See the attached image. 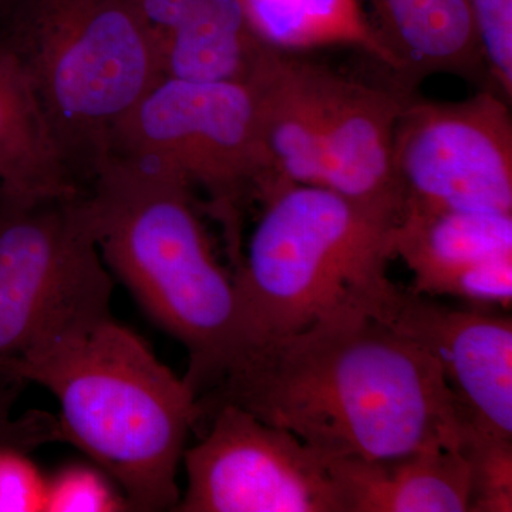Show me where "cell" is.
Returning <instances> with one entry per match:
<instances>
[{
    "mask_svg": "<svg viewBox=\"0 0 512 512\" xmlns=\"http://www.w3.org/2000/svg\"><path fill=\"white\" fill-rule=\"evenodd\" d=\"M22 384L12 382L0 386V447H16L29 453L52 441H60L59 423L57 417L40 410L13 416Z\"/></svg>",
    "mask_w": 512,
    "mask_h": 512,
    "instance_id": "7402d4cb",
    "label": "cell"
},
{
    "mask_svg": "<svg viewBox=\"0 0 512 512\" xmlns=\"http://www.w3.org/2000/svg\"><path fill=\"white\" fill-rule=\"evenodd\" d=\"M453 296L480 308L508 309L512 302V252L481 259L444 279L433 298Z\"/></svg>",
    "mask_w": 512,
    "mask_h": 512,
    "instance_id": "ffe728a7",
    "label": "cell"
},
{
    "mask_svg": "<svg viewBox=\"0 0 512 512\" xmlns=\"http://www.w3.org/2000/svg\"><path fill=\"white\" fill-rule=\"evenodd\" d=\"M84 195L104 265L188 353L184 380L202 396L234 349L238 293L180 175L109 153Z\"/></svg>",
    "mask_w": 512,
    "mask_h": 512,
    "instance_id": "3957f363",
    "label": "cell"
},
{
    "mask_svg": "<svg viewBox=\"0 0 512 512\" xmlns=\"http://www.w3.org/2000/svg\"><path fill=\"white\" fill-rule=\"evenodd\" d=\"M291 60L322 158L320 188L399 220L394 131L404 97L412 93L360 82L301 55L291 53Z\"/></svg>",
    "mask_w": 512,
    "mask_h": 512,
    "instance_id": "30bf717a",
    "label": "cell"
},
{
    "mask_svg": "<svg viewBox=\"0 0 512 512\" xmlns=\"http://www.w3.org/2000/svg\"><path fill=\"white\" fill-rule=\"evenodd\" d=\"M5 377L53 394L60 441L92 458L119 485L130 511L175 510L178 467L201 420L197 396L110 309L49 330Z\"/></svg>",
    "mask_w": 512,
    "mask_h": 512,
    "instance_id": "7a4b0ae2",
    "label": "cell"
},
{
    "mask_svg": "<svg viewBox=\"0 0 512 512\" xmlns=\"http://www.w3.org/2000/svg\"><path fill=\"white\" fill-rule=\"evenodd\" d=\"M185 450L178 512H345L328 461L291 431L222 404Z\"/></svg>",
    "mask_w": 512,
    "mask_h": 512,
    "instance_id": "9c48e42d",
    "label": "cell"
},
{
    "mask_svg": "<svg viewBox=\"0 0 512 512\" xmlns=\"http://www.w3.org/2000/svg\"><path fill=\"white\" fill-rule=\"evenodd\" d=\"M167 79L245 82L268 47L238 0H130Z\"/></svg>",
    "mask_w": 512,
    "mask_h": 512,
    "instance_id": "7c38bea8",
    "label": "cell"
},
{
    "mask_svg": "<svg viewBox=\"0 0 512 512\" xmlns=\"http://www.w3.org/2000/svg\"><path fill=\"white\" fill-rule=\"evenodd\" d=\"M0 190L22 200L80 194L35 87L0 45Z\"/></svg>",
    "mask_w": 512,
    "mask_h": 512,
    "instance_id": "9a60e30c",
    "label": "cell"
},
{
    "mask_svg": "<svg viewBox=\"0 0 512 512\" xmlns=\"http://www.w3.org/2000/svg\"><path fill=\"white\" fill-rule=\"evenodd\" d=\"M130 511L126 498L96 468L73 464L47 478L45 512Z\"/></svg>",
    "mask_w": 512,
    "mask_h": 512,
    "instance_id": "d6986e66",
    "label": "cell"
},
{
    "mask_svg": "<svg viewBox=\"0 0 512 512\" xmlns=\"http://www.w3.org/2000/svg\"><path fill=\"white\" fill-rule=\"evenodd\" d=\"M0 45L28 74L74 178L92 177L114 128L163 79L130 0H28Z\"/></svg>",
    "mask_w": 512,
    "mask_h": 512,
    "instance_id": "5b68a950",
    "label": "cell"
},
{
    "mask_svg": "<svg viewBox=\"0 0 512 512\" xmlns=\"http://www.w3.org/2000/svg\"><path fill=\"white\" fill-rule=\"evenodd\" d=\"M473 477L470 511H512V440L471 427L463 446Z\"/></svg>",
    "mask_w": 512,
    "mask_h": 512,
    "instance_id": "ac0fdd59",
    "label": "cell"
},
{
    "mask_svg": "<svg viewBox=\"0 0 512 512\" xmlns=\"http://www.w3.org/2000/svg\"><path fill=\"white\" fill-rule=\"evenodd\" d=\"M393 167L403 210L512 214L510 101L493 90L453 103L407 94Z\"/></svg>",
    "mask_w": 512,
    "mask_h": 512,
    "instance_id": "ba28073f",
    "label": "cell"
},
{
    "mask_svg": "<svg viewBox=\"0 0 512 512\" xmlns=\"http://www.w3.org/2000/svg\"><path fill=\"white\" fill-rule=\"evenodd\" d=\"M222 404L291 431L326 461L463 450L471 429L439 363L373 318L239 350L198 397L201 419Z\"/></svg>",
    "mask_w": 512,
    "mask_h": 512,
    "instance_id": "6da1fadb",
    "label": "cell"
},
{
    "mask_svg": "<svg viewBox=\"0 0 512 512\" xmlns=\"http://www.w3.org/2000/svg\"><path fill=\"white\" fill-rule=\"evenodd\" d=\"M328 464L345 512L470 511L473 477L463 450L441 448Z\"/></svg>",
    "mask_w": 512,
    "mask_h": 512,
    "instance_id": "5bb4252c",
    "label": "cell"
},
{
    "mask_svg": "<svg viewBox=\"0 0 512 512\" xmlns=\"http://www.w3.org/2000/svg\"><path fill=\"white\" fill-rule=\"evenodd\" d=\"M262 45L302 55L352 47L396 74L397 64L370 23L363 0H238Z\"/></svg>",
    "mask_w": 512,
    "mask_h": 512,
    "instance_id": "e0dca14e",
    "label": "cell"
},
{
    "mask_svg": "<svg viewBox=\"0 0 512 512\" xmlns=\"http://www.w3.org/2000/svg\"><path fill=\"white\" fill-rule=\"evenodd\" d=\"M370 23L396 60L394 87L413 93L431 74L488 76L471 0H363Z\"/></svg>",
    "mask_w": 512,
    "mask_h": 512,
    "instance_id": "4fadbf2b",
    "label": "cell"
},
{
    "mask_svg": "<svg viewBox=\"0 0 512 512\" xmlns=\"http://www.w3.org/2000/svg\"><path fill=\"white\" fill-rule=\"evenodd\" d=\"M111 292L84 195L22 200L0 190V386L35 340L110 309Z\"/></svg>",
    "mask_w": 512,
    "mask_h": 512,
    "instance_id": "52a82bcc",
    "label": "cell"
},
{
    "mask_svg": "<svg viewBox=\"0 0 512 512\" xmlns=\"http://www.w3.org/2000/svg\"><path fill=\"white\" fill-rule=\"evenodd\" d=\"M392 251L412 272L410 291L433 298L448 276L512 252V214L406 208L393 227Z\"/></svg>",
    "mask_w": 512,
    "mask_h": 512,
    "instance_id": "2e32d148",
    "label": "cell"
},
{
    "mask_svg": "<svg viewBox=\"0 0 512 512\" xmlns=\"http://www.w3.org/2000/svg\"><path fill=\"white\" fill-rule=\"evenodd\" d=\"M426 350L470 426L512 440V320L491 308L457 309L397 286L376 318Z\"/></svg>",
    "mask_w": 512,
    "mask_h": 512,
    "instance_id": "8fae6325",
    "label": "cell"
},
{
    "mask_svg": "<svg viewBox=\"0 0 512 512\" xmlns=\"http://www.w3.org/2000/svg\"><path fill=\"white\" fill-rule=\"evenodd\" d=\"M109 153L167 168L201 188L224 229L232 272L241 265L245 208L261 202L266 185L251 83L163 77L114 128Z\"/></svg>",
    "mask_w": 512,
    "mask_h": 512,
    "instance_id": "8992f818",
    "label": "cell"
},
{
    "mask_svg": "<svg viewBox=\"0 0 512 512\" xmlns=\"http://www.w3.org/2000/svg\"><path fill=\"white\" fill-rule=\"evenodd\" d=\"M262 207L234 271L238 326L229 360L323 323L376 318L397 288L387 275L397 221L312 185L282 188Z\"/></svg>",
    "mask_w": 512,
    "mask_h": 512,
    "instance_id": "277c9868",
    "label": "cell"
},
{
    "mask_svg": "<svg viewBox=\"0 0 512 512\" xmlns=\"http://www.w3.org/2000/svg\"><path fill=\"white\" fill-rule=\"evenodd\" d=\"M47 477L28 451L0 447V512H45Z\"/></svg>",
    "mask_w": 512,
    "mask_h": 512,
    "instance_id": "44dd1931",
    "label": "cell"
}]
</instances>
